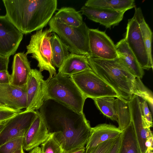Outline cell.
I'll use <instances>...</instances> for the list:
<instances>
[{"instance_id": "6da1fadb", "label": "cell", "mask_w": 153, "mask_h": 153, "mask_svg": "<svg viewBox=\"0 0 153 153\" xmlns=\"http://www.w3.org/2000/svg\"><path fill=\"white\" fill-rule=\"evenodd\" d=\"M39 110L49 133L53 134L64 151L86 145L92 127L83 112L51 99L45 100Z\"/></svg>"}, {"instance_id": "7a4b0ae2", "label": "cell", "mask_w": 153, "mask_h": 153, "mask_svg": "<svg viewBox=\"0 0 153 153\" xmlns=\"http://www.w3.org/2000/svg\"><path fill=\"white\" fill-rule=\"evenodd\" d=\"M87 57L92 70L110 86L119 97L129 101L133 95L135 77L119 59L105 60L91 56Z\"/></svg>"}, {"instance_id": "3957f363", "label": "cell", "mask_w": 153, "mask_h": 153, "mask_svg": "<svg viewBox=\"0 0 153 153\" xmlns=\"http://www.w3.org/2000/svg\"><path fill=\"white\" fill-rule=\"evenodd\" d=\"M46 84L45 100L51 99L78 113L83 112L87 98L71 77L58 74L45 80Z\"/></svg>"}, {"instance_id": "277c9868", "label": "cell", "mask_w": 153, "mask_h": 153, "mask_svg": "<svg viewBox=\"0 0 153 153\" xmlns=\"http://www.w3.org/2000/svg\"><path fill=\"white\" fill-rule=\"evenodd\" d=\"M56 0H24L20 16L22 33L27 34L42 29L56 10Z\"/></svg>"}, {"instance_id": "5b68a950", "label": "cell", "mask_w": 153, "mask_h": 153, "mask_svg": "<svg viewBox=\"0 0 153 153\" xmlns=\"http://www.w3.org/2000/svg\"><path fill=\"white\" fill-rule=\"evenodd\" d=\"M48 25L50 31L59 36L71 53L87 56H90L88 38L89 28L84 22L78 27H71L65 24L53 16Z\"/></svg>"}, {"instance_id": "8992f818", "label": "cell", "mask_w": 153, "mask_h": 153, "mask_svg": "<svg viewBox=\"0 0 153 153\" xmlns=\"http://www.w3.org/2000/svg\"><path fill=\"white\" fill-rule=\"evenodd\" d=\"M51 32L49 29L39 30L31 36L29 44L26 46L27 56L31 54L32 57L38 62L39 71H48L51 78L57 74L52 63V53L51 44Z\"/></svg>"}, {"instance_id": "52a82bcc", "label": "cell", "mask_w": 153, "mask_h": 153, "mask_svg": "<svg viewBox=\"0 0 153 153\" xmlns=\"http://www.w3.org/2000/svg\"><path fill=\"white\" fill-rule=\"evenodd\" d=\"M70 77L87 98L119 97L116 92L92 70L81 72Z\"/></svg>"}, {"instance_id": "ba28073f", "label": "cell", "mask_w": 153, "mask_h": 153, "mask_svg": "<svg viewBox=\"0 0 153 153\" xmlns=\"http://www.w3.org/2000/svg\"><path fill=\"white\" fill-rule=\"evenodd\" d=\"M124 39L141 68L143 70L153 69L149 63L139 24L134 15L128 20Z\"/></svg>"}, {"instance_id": "9c48e42d", "label": "cell", "mask_w": 153, "mask_h": 153, "mask_svg": "<svg viewBox=\"0 0 153 153\" xmlns=\"http://www.w3.org/2000/svg\"><path fill=\"white\" fill-rule=\"evenodd\" d=\"M37 114V110H25L9 119L0 133V146L13 139L24 137Z\"/></svg>"}, {"instance_id": "30bf717a", "label": "cell", "mask_w": 153, "mask_h": 153, "mask_svg": "<svg viewBox=\"0 0 153 153\" xmlns=\"http://www.w3.org/2000/svg\"><path fill=\"white\" fill-rule=\"evenodd\" d=\"M41 72L31 69L26 84L27 105L25 110L39 109L45 100L46 84Z\"/></svg>"}, {"instance_id": "8fae6325", "label": "cell", "mask_w": 153, "mask_h": 153, "mask_svg": "<svg viewBox=\"0 0 153 153\" xmlns=\"http://www.w3.org/2000/svg\"><path fill=\"white\" fill-rule=\"evenodd\" d=\"M88 38L90 56L105 60L118 58L115 45L105 32L89 29Z\"/></svg>"}, {"instance_id": "7c38bea8", "label": "cell", "mask_w": 153, "mask_h": 153, "mask_svg": "<svg viewBox=\"0 0 153 153\" xmlns=\"http://www.w3.org/2000/svg\"><path fill=\"white\" fill-rule=\"evenodd\" d=\"M23 34L6 16H0V56L13 55L22 40Z\"/></svg>"}, {"instance_id": "4fadbf2b", "label": "cell", "mask_w": 153, "mask_h": 153, "mask_svg": "<svg viewBox=\"0 0 153 153\" xmlns=\"http://www.w3.org/2000/svg\"><path fill=\"white\" fill-rule=\"evenodd\" d=\"M27 105L26 85L22 87L0 84V107L19 111Z\"/></svg>"}, {"instance_id": "5bb4252c", "label": "cell", "mask_w": 153, "mask_h": 153, "mask_svg": "<svg viewBox=\"0 0 153 153\" xmlns=\"http://www.w3.org/2000/svg\"><path fill=\"white\" fill-rule=\"evenodd\" d=\"M80 11L89 19L110 29L119 25L126 12L85 6L82 7Z\"/></svg>"}, {"instance_id": "9a60e30c", "label": "cell", "mask_w": 153, "mask_h": 153, "mask_svg": "<svg viewBox=\"0 0 153 153\" xmlns=\"http://www.w3.org/2000/svg\"><path fill=\"white\" fill-rule=\"evenodd\" d=\"M29 128L23 140V148L27 151L31 150L42 144L48 138L49 133L45 123L39 111Z\"/></svg>"}, {"instance_id": "2e32d148", "label": "cell", "mask_w": 153, "mask_h": 153, "mask_svg": "<svg viewBox=\"0 0 153 153\" xmlns=\"http://www.w3.org/2000/svg\"><path fill=\"white\" fill-rule=\"evenodd\" d=\"M132 121L135 134L142 153H146L147 148L145 146L147 139L152 132L146 128L142 117L140 101L139 97L133 95L129 101Z\"/></svg>"}, {"instance_id": "e0dca14e", "label": "cell", "mask_w": 153, "mask_h": 153, "mask_svg": "<svg viewBox=\"0 0 153 153\" xmlns=\"http://www.w3.org/2000/svg\"><path fill=\"white\" fill-rule=\"evenodd\" d=\"M12 68L10 84L19 87L25 85L31 69L30 63L24 52L18 53L15 55Z\"/></svg>"}, {"instance_id": "ac0fdd59", "label": "cell", "mask_w": 153, "mask_h": 153, "mask_svg": "<svg viewBox=\"0 0 153 153\" xmlns=\"http://www.w3.org/2000/svg\"><path fill=\"white\" fill-rule=\"evenodd\" d=\"M122 132L118 127L111 124H101L92 127L85 149L94 147L108 140L117 138Z\"/></svg>"}, {"instance_id": "d6986e66", "label": "cell", "mask_w": 153, "mask_h": 153, "mask_svg": "<svg viewBox=\"0 0 153 153\" xmlns=\"http://www.w3.org/2000/svg\"><path fill=\"white\" fill-rule=\"evenodd\" d=\"M92 70L89 64L87 56L70 53L59 68L58 74L70 77L81 72Z\"/></svg>"}, {"instance_id": "ffe728a7", "label": "cell", "mask_w": 153, "mask_h": 153, "mask_svg": "<svg viewBox=\"0 0 153 153\" xmlns=\"http://www.w3.org/2000/svg\"><path fill=\"white\" fill-rule=\"evenodd\" d=\"M118 58L134 76L142 78L144 74L136 57L127 44L124 38L115 45Z\"/></svg>"}, {"instance_id": "44dd1931", "label": "cell", "mask_w": 153, "mask_h": 153, "mask_svg": "<svg viewBox=\"0 0 153 153\" xmlns=\"http://www.w3.org/2000/svg\"><path fill=\"white\" fill-rule=\"evenodd\" d=\"M118 153H142L132 121L122 131Z\"/></svg>"}, {"instance_id": "7402d4cb", "label": "cell", "mask_w": 153, "mask_h": 153, "mask_svg": "<svg viewBox=\"0 0 153 153\" xmlns=\"http://www.w3.org/2000/svg\"><path fill=\"white\" fill-rule=\"evenodd\" d=\"M84 6L126 12L135 7L134 0H88Z\"/></svg>"}, {"instance_id": "603a6c76", "label": "cell", "mask_w": 153, "mask_h": 153, "mask_svg": "<svg viewBox=\"0 0 153 153\" xmlns=\"http://www.w3.org/2000/svg\"><path fill=\"white\" fill-rule=\"evenodd\" d=\"M134 16L139 25L149 63L153 67L152 53V33L145 20L140 8L135 7V13Z\"/></svg>"}, {"instance_id": "cb8c5ba5", "label": "cell", "mask_w": 153, "mask_h": 153, "mask_svg": "<svg viewBox=\"0 0 153 153\" xmlns=\"http://www.w3.org/2000/svg\"><path fill=\"white\" fill-rule=\"evenodd\" d=\"M50 41L52 53V64L54 67L59 68L70 53L69 51L67 46L55 33H53L51 35Z\"/></svg>"}, {"instance_id": "d4e9b609", "label": "cell", "mask_w": 153, "mask_h": 153, "mask_svg": "<svg viewBox=\"0 0 153 153\" xmlns=\"http://www.w3.org/2000/svg\"><path fill=\"white\" fill-rule=\"evenodd\" d=\"M115 108L118 128L122 131L130 124L131 116L129 101L120 97L115 99Z\"/></svg>"}, {"instance_id": "484cf974", "label": "cell", "mask_w": 153, "mask_h": 153, "mask_svg": "<svg viewBox=\"0 0 153 153\" xmlns=\"http://www.w3.org/2000/svg\"><path fill=\"white\" fill-rule=\"evenodd\" d=\"M54 16L65 24L71 27H78L83 22L81 14L71 7L61 8Z\"/></svg>"}, {"instance_id": "4316f807", "label": "cell", "mask_w": 153, "mask_h": 153, "mask_svg": "<svg viewBox=\"0 0 153 153\" xmlns=\"http://www.w3.org/2000/svg\"><path fill=\"white\" fill-rule=\"evenodd\" d=\"M92 99L97 108L105 116L112 120L117 121L114 97H104Z\"/></svg>"}, {"instance_id": "83f0119b", "label": "cell", "mask_w": 153, "mask_h": 153, "mask_svg": "<svg viewBox=\"0 0 153 153\" xmlns=\"http://www.w3.org/2000/svg\"><path fill=\"white\" fill-rule=\"evenodd\" d=\"M133 94L148 102L152 110L153 108V94L143 84L140 79L135 77L133 84Z\"/></svg>"}, {"instance_id": "f1b7e54d", "label": "cell", "mask_w": 153, "mask_h": 153, "mask_svg": "<svg viewBox=\"0 0 153 153\" xmlns=\"http://www.w3.org/2000/svg\"><path fill=\"white\" fill-rule=\"evenodd\" d=\"M42 153H63L62 146L55 137L53 134L49 133L46 140L41 144Z\"/></svg>"}, {"instance_id": "f546056e", "label": "cell", "mask_w": 153, "mask_h": 153, "mask_svg": "<svg viewBox=\"0 0 153 153\" xmlns=\"http://www.w3.org/2000/svg\"><path fill=\"white\" fill-rule=\"evenodd\" d=\"M24 137L13 139L0 146V153H13L23 147Z\"/></svg>"}, {"instance_id": "4dcf8cb0", "label": "cell", "mask_w": 153, "mask_h": 153, "mask_svg": "<svg viewBox=\"0 0 153 153\" xmlns=\"http://www.w3.org/2000/svg\"><path fill=\"white\" fill-rule=\"evenodd\" d=\"M118 138L108 140L94 147L85 149L84 153H109L116 142Z\"/></svg>"}, {"instance_id": "1f68e13d", "label": "cell", "mask_w": 153, "mask_h": 153, "mask_svg": "<svg viewBox=\"0 0 153 153\" xmlns=\"http://www.w3.org/2000/svg\"><path fill=\"white\" fill-rule=\"evenodd\" d=\"M140 101L142 120L146 127L148 129L152 126V115L147 102L139 97Z\"/></svg>"}, {"instance_id": "d6a6232c", "label": "cell", "mask_w": 153, "mask_h": 153, "mask_svg": "<svg viewBox=\"0 0 153 153\" xmlns=\"http://www.w3.org/2000/svg\"><path fill=\"white\" fill-rule=\"evenodd\" d=\"M20 111L0 107V122L10 119Z\"/></svg>"}, {"instance_id": "836d02e7", "label": "cell", "mask_w": 153, "mask_h": 153, "mask_svg": "<svg viewBox=\"0 0 153 153\" xmlns=\"http://www.w3.org/2000/svg\"><path fill=\"white\" fill-rule=\"evenodd\" d=\"M10 75L7 70L0 71V84H10Z\"/></svg>"}, {"instance_id": "e575fe53", "label": "cell", "mask_w": 153, "mask_h": 153, "mask_svg": "<svg viewBox=\"0 0 153 153\" xmlns=\"http://www.w3.org/2000/svg\"><path fill=\"white\" fill-rule=\"evenodd\" d=\"M9 58L0 56V71L7 70Z\"/></svg>"}, {"instance_id": "d590c367", "label": "cell", "mask_w": 153, "mask_h": 153, "mask_svg": "<svg viewBox=\"0 0 153 153\" xmlns=\"http://www.w3.org/2000/svg\"><path fill=\"white\" fill-rule=\"evenodd\" d=\"M121 141V135L117 139L112 149L109 153H118L120 148Z\"/></svg>"}, {"instance_id": "8d00e7d4", "label": "cell", "mask_w": 153, "mask_h": 153, "mask_svg": "<svg viewBox=\"0 0 153 153\" xmlns=\"http://www.w3.org/2000/svg\"><path fill=\"white\" fill-rule=\"evenodd\" d=\"M153 135L152 133L147 137L145 143V146L147 150H153Z\"/></svg>"}, {"instance_id": "74e56055", "label": "cell", "mask_w": 153, "mask_h": 153, "mask_svg": "<svg viewBox=\"0 0 153 153\" xmlns=\"http://www.w3.org/2000/svg\"><path fill=\"white\" fill-rule=\"evenodd\" d=\"M85 150V146L77 148L71 150L64 151L63 153H84Z\"/></svg>"}, {"instance_id": "f35d334b", "label": "cell", "mask_w": 153, "mask_h": 153, "mask_svg": "<svg viewBox=\"0 0 153 153\" xmlns=\"http://www.w3.org/2000/svg\"><path fill=\"white\" fill-rule=\"evenodd\" d=\"M29 153H42V152L41 148L39 146H37L32 149Z\"/></svg>"}, {"instance_id": "ab89813d", "label": "cell", "mask_w": 153, "mask_h": 153, "mask_svg": "<svg viewBox=\"0 0 153 153\" xmlns=\"http://www.w3.org/2000/svg\"><path fill=\"white\" fill-rule=\"evenodd\" d=\"M8 120L0 122V133L4 128Z\"/></svg>"}, {"instance_id": "60d3db41", "label": "cell", "mask_w": 153, "mask_h": 153, "mask_svg": "<svg viewBox=\"0 0 153 153\" xmlns=\"http://www.w3.org/2000/svg\"><path fill=\"white\" fill-rule=\"evenodd\" d=\"M13 153H25L23 147L18 149Z\"/></svg>"}, {"instance_id": "b9f144b4", "label": "cell", "mask_w": 153, "mask_h": 153, "mask_svg": "<svg viewBox=\"0 0 153 153\" xmlns=\"http://www.w3.org/2000/svg\"><path fill=\"white\" fill-rule=\"evenodd\" d=\"M146 153H153V150L147 149Z\"/></svg>"}]
</instances>
